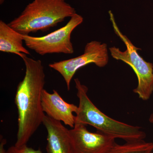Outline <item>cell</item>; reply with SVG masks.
I'll return each instance as SVG.
<instances>
[{"label": "cell", "instance_id": "6da1fadb", "mask_svg": "<svg viewBox=\"0 0 153 153\" xmlns=\"http://www.w3.org/2000/svg\"><path fill=\"white\" fill-rule=\"evenodd\" d=\"M23 54L25 74L17 87L15 103L18 111V130L15 146L27 145L31 137L43 123L44 116L42 94L45 83L44 67L41 60Z\"/></svg>", "mask_w": 153, "mask_h": 153}, {"label": "cell", "instance_id": "7a4b0ae2", "mask_svg": "<svg viewBox=\"0 0 153 153\" xmlns=\"http://www.w3.org/2000/svg\"><path fill=\"white\" fill-rule=\"evenodd\" d=\"M74 80L79 101L78 110L75 113V123L92 126L98 132L115 139L123 140L126 142L140 140L146 137V133L138 126L115 120L102 112L88 97L87 86L82 84L78 78Z\"/></svg>", "mask_w": 153, "mask_h": 153}, {"label": "cell", "instance_id": "3957f363", "mask_svg": "<svg viewBox=\"0 0 153 153\" xmlns=\"http://www.w3.org/2000/svg\"><path fill=\"white\" fill-rule=\"evenodd\" d=\"M66 0H33L8 25L22 35L45 32L76 14Z\"/></svg>", "mask_w": 153, "mask_h": 153}, {"label": "cell", "instance_id": "277c9868", "mask_svg": "<svg viewBox=\"0 0 153 153\" xmlns=\"http://www.w3.org/2000/svg\"><path fill=\"white\" fill-rule=\"evenodd\" d=\"M109 13L115 33L126 47L124 51H121L119 48L115 47H110L111 56L116 60L123 61L132 68L138 79L137 86L134 89L133 92L142 100H148L153 92V63L147 62L140 56L137 52L139 48L134 45L127 36L120 32L111 11H109Z\"/></svg>", "mask_w": 153, "mask_h": 153}, {"label": "cell", "instance_id": "5b68a950", "mask_svg": "<svg viewBox=\"0 0 153 153\" xmlns=\"http://www.w3.org/2000/svg\"><path fill=\"white\" fill-rule=\"evenodd\" d=\"M83 21L82 16L77 13L70 18L65 26L42 37L23 35L25 45L38 55L62 54L71 55L74 52L71 42V35L74 29Z\"/></svg>", "mask_w": 153, "mask_h": 153}, {"label": "cell", "instance_id": "8992f818", "mask_svg": "<svg viewBox=\"0 0 153 153\" xmlns=\"http://www.w3.org/2000/svg\"><path fill=\"white\" fill-rule=\"evenodd\" d=\"M108 60L107 44L99 41H92L86 44L84 53L82 55L50 63L49 66L63 76L67 89L69 90L71 79L78 69L92 63L99 67H103L108 64Z\"/></svg>", "mask_w": 153, "mask_h": 153}, {"label": "cell", "instance_id": "52a82bcc", "mask_svg": "<svg viewBox=\"0 0 153 153\" xmlns=\"http://www.w3.org/2000/svg\"><path fill=\"white\" fill-rule=\"evenodd\" d=\"M85 125L75 123L69 130L73 153H106L116 144L115 139L88 130Z\"/></svg>", "mask_w": 153, "mask_h": 153}, {"label": "cell", "instance_id": "ba28073f", "mask_svg": "<svg viewBox=\"0 0 153 153\" xmlns=\"http://www.w3.org/2000/svg\"><path fill=\"white\" fill-rule=\"evenodd\" d=\"M42 106L43 111L51 118L63 122L64 124L74 127L75 116L78 106L68 103L61 97L57 91L53 90V93H50L44 89L42 94Z\"/></svg>", "mask_w": 153, "mask_h": 153}, {"label": "cell", "instance_id": "9c48e42d", "mask_svg": "<svg viewBox=\"0 0 153 153\" xmlns=\"http://www.w3.org/2000/svg\"><path fill=\"white\" fill-rule=\"evenodd\" d=\"M43 124L48 133L47 153H73L69 130L61 122L45 115Z\"/></svg>", "mask_w": 153, "mask_h": 153}, {"label": "cell", "instance_id": "30bf717a", "mask_svg": "<svg viewBox=\"0 0 153 153\" xmlns=\"http://www.w3.org/2000/svg\"><path fill=\"white\" fill-rule=\"evenodd\" d=\"M23 35L11 28L8 24L0 21V51L16 54L20 57L23 54L30 55L23 46Z\"/></svg>", "mask_w": 153, "mask_h": 153}, {"label": "cell", "instance_id": "8fae6325", "mask_svg": "<svg viewBox=\"0 0 153 153\" xmlns=\"http://www.w3.org/2000/svg\"><path fill=\"white\" fill-rule=\"evenodd\" d=\"M153 143L144 140L126 142L123 145L116 143L106 153H152Z\"/></svg>", "mask_w": 153, "mask_h": 153}, {"label": "cell", "instance_id": "7c38bea8", "mask_svg": "<svg viewBox=\"0 0 153 153\" xmlns=\"http://www.w3.org/2000/svg\"><path fill=\"white\" fill-rule=\"evenodd\" d=\"M7 153H43L41 150H35L32 148L28 147L27 145L20 147L13 146L9 148Z\"/></svg>", "mask_w": 153, "mask_h": 153}, {"label": "cell", "instance_id": "4fadbf2b", "mask_svg": "<svg viewBox=\"0 0 153 153\" xmlns=\"http://www.w3.org/2000/svg\"><path fill=\"white\" fill-rule=\"evenodd\" d=\"M6 143L5 139L1 140V145H0V153H7V151H6L4 147V146L6 144Z\"/></svg>", "mask_w": 153, "mask_h": 153}, {"label": "cell", "instance_id": "5bb4252c", "mask_svg": "<svg viewBox=\"0 0 153 153\" xmlns=\"http://www.w3.org/2000/svg\"><path fill=\"white\" fill-rule=\"evenodd\" d=\"M149 121L153 125V112L151 114L149 118Z\"/></svg>", "mask_w": 153, "mask_h": 153}, {"label": "cell", "instance_id": "9a60e30c", "mask_svg": "<svg viewBox=\"0 0 153 153\" xmlns=\"http://www.w3.org/2000/svg\"><path fill=\"white\" fill-rule=\"evenodd\" d=\"M4 1V0H0V4H2Z\"/></svg>", "mask_w": 153, "mask_h": 153}, {"label": "cell", "instance_id": "2e32d148", "mask_svg": "<svg viewBox=\"0 0 153 153\" xmlns=\"http://www.w3.org/2000/svg\"><path fill=\"white\" fill-rule=\"evenodd\" d=\"M152 153H153V152H152Z\"/></svg>", "mask_w": 153, "mask_h": 153}]
</instances>
